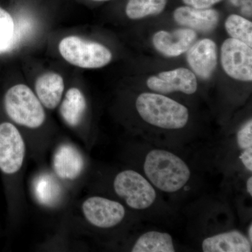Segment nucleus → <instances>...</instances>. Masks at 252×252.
I'll return each mask as SVG.
<instances>
[{
    "mask_svg": "<svg viewBox=\"0 0 252 252\" xmlns=\"http://www.w3.org/2000/svg\"><path fill=\"white\" fill-rule=\"evenodd\" d=\"M22 34L21 30L18 31L15 26L12 16L0 6V54L14 49Z\"/></svg>",
    "mask_w": 252,
    "mask_h": 252,
    "instance_id": "18",
    "label": "nucleus"
},
{
    "mask_svg": "<svg viewBox=\"0 0 252 252\" xmlns=\"http://www.w3.org/2000/svg\"><path fill=\"white\" fill-rule=\"evenodd\" d=\"M167 0H129L126 5V13L130 19H141L151 15L160 14Z\"/></svg>",
    "mask_w": 252,
    "mask_h": 252,
    "instance_id": "19",
    "label": "nucleus"
},
{
    "mask_svg": "<svg viewBox=\"0 0 252 252\" xmlns=\"http://www.w3.org/2000/svg\"><path fill=\"white\" fill-rule=\"evenodd\" d=\"M202 250L205 252H251L252 243L241 232L231 230L205 238Z\"/></svg>",
    "mask_w": 252,
    "mask_h": 252,
    "instance_id": "14",
    "label": "nucleus"
},
{
    "mask_svg": "<svg viewBox=\"0 0 252 252\" xmlns=\"http://www.w3.org/2000/svg\"><path fill=\"white\" fill-rule=\"evenodd\" d=\"M64 84L62 76L56 72H47L39 76L35 81L36 95L48 109H56L62 100Z\"/></svg>",
    "mask_w": 252,
    "mask_h": 252,
    "instance_id": "15",
    "label": "nucleus"
},
{
    "mask_svg": "<svg viewBox=\"0 0 252 252\" xmlns=\"http://www.w3.org/2000/svg\"><path fill=\"white\" fill-rule=\"evenodd\" d=\"M52 166L54 173L61 180L74 181L80 177L85 161L75 147L70 144H63L55 152Z\"/></svg>",
    "mask_w": 252,
    "mask_h": 252,
    "instance_id": "10",
    "label": "nucleus"
},
{
    "mask_svg": "<svg viewBox=\"0 0 252 252\" xmlns=\"http://www.w3.org/2000/svg\"><path fill=\"white\" fill-rule=\"evenodd\" d=\"M60 54L69 64L84 69H97L108 64L112 54L99 43L77 36H66L59 45Z\"/></svg>",
    "mask_w": 252,
    "mask_h": 252,
    "instance_id": "4",
    "label": "nucleus"
},
{
    "mask_svg": "<svg viewBox=\"0 0 252 252\" xmlns=\"http://www.w3.org/2000/svg\"><path fill=\"white\" fill-rule=\"evenodd\" d=\"M26 146L17 127L9 122L0 124V170L6 175L18 173L26 158Z\"/></svg>",
    "mask_w": 252,
    "mask_h": 252,
    "instance_id": "6",
    "label": "nucleus"
},
{
    "mask_svg": "<svg viewBox=\"0 0 252 252\" xmlns=\"http://www.w3.org/2000/svg\"><path fill=\"white\" fill-rule=\"evenodd\" d=\"M59 187L54 179L49 175L40 176L34 182L36 198L44 205H54L59 196Z\"/></svg>",
    "mask_w": 252,
    "mask_h": 252,
    "instance_id": "21",
    "label": "nucleus"
},
{
    "mask_svg": "<svg viewBox=\"0 0 252 252\" xmlns=\"http://www.w3.org/2000/svg\"><path fill=\"white\" fill-rule=\"evenodd\" d=\"M93 1H108V0H93Z\"/></svg>",
    "mask_w": 252,
    "mask_h": 252,
    "instance_id": "28",
    "label": "nucleus"
},
{
    "mask_svg": "<svg viewBox=\"0 0 252 252\" xmlns=\"http://www.w3.org/2000/svg\"><path fill=\"white\" fill-rule=\"evenodd\" d=\"M139 115L147 124L166 130L183 128L189 119L188 109L160 94L144 93L136 99Z\"/></svg>",
    "mask_w": 252,
    "mask_h": 252,
    "instance_id": "2",
    "label": "nucleus"
},
{
    "mask_svg": "<svg viewBox=\"0 0 252 252\" xmlns=\"http://www.w3.org/2000/svg\"><path fill=\"white\" fill-rule=\"evenodd\" d=\"M44 106L34 93L25 84L10 88L4 96L8 117L18 125L30 129L40 127L46 120Z\"/></svg>",
    "mask_w": 252,
    "mask_h": 252,
    "instance_id": "3",
    "label": "nucleus"
},
{
    "mask_svg": "<svg viewBox=\"0 0 252 252\" xmlns=\"http://www.w3.org/2000/svg\"><path fill=\"white\" fill-rule=\"evenodd\" d=\"M195 31L190 28L179 29L169 32L160 31L153 36L154 47L167 57H177L187 52L196 39Z\"/></svg>",
    "mask_w": 252,
    "mask_h": 252,
    "instance_id": "11",
    "label": "nucleus"
},
{
    "mask_svg": "<svg viewBox=\"0 0 252 252\" xmlns=\"http://www.w3.org/2000/svg\"><path fill=\"white\" fill-rule=\"evenodd\" d=\"M240 159L245 168L249 172L252 171V148L244 149L240 156Z\"/></svg>",
    "mask_w": 252,
    "mask_h": 252,
    "instance_id": "25",
    "label": "nucleus"
},
{
    "mask_svg": "<svg viewBox=\"0 0 252 252\" xmlns=\"http://www.w3.org/2000/svg\"><path fill=\"white\" fill-rule=\"evenodd\" d=\"M171 235L159 231H149L139 237L134 244L132 252H175Z\"/></svg>",
    "mask_w": 252,
    "mask_h": 252,
    "instance_id": "17",
    "label": "nucleus"
},
{
    "mask_svg": "<svg viewBox=\"0 0 252 252\" xmlns=\"http://www.w3.org/2000/svg\"><path fill=\"white\" fill-rule=\"evenodd\" d=\"M248 235V238L249 239V240H250V243H252V223H250V226H249Z\"/></svg>",
    "mask_w": 252,
    "mask_h": 252,
    "instance_id": "27",
    "label": "nucleus"
},
{
    "mask_svg": "<svg viewBox=\"0 0 252 252\" xmlns=\"http://www.w3.org/2000/svg\"><path fill=\"white\" fill-rule=\"evenodd\" d=\"M220 61L230 77L242 81L252 80V47L236 39H227L220 49Z\"/></svg>",
    "mask_w": 252,
    "mask_h": 252,
    "instance_id": "8",
    "label": "nucleus"
},
{
    "mask_svg": "<svg viewBox=\"0 0 252 252\" xmlns=\"http://www.w3.org/2000/svg\"><path fill=\"white\" fill-rule=\"evenodd\" d=\"M230 3L236 7H240L241 13L246 17L252 18V0H230Z\"/></svg>",
    "mask_w": 252,
    "mask_h": 252,
    "instance_id": "24",
    "label": "nucleus"
},
{
    "mask_svg": "<svg viewBox=\"0 0 252 252\" xmlns=\"http://www.w3.org/2000/svg\"><path fill=\"white\" fill-rule=\"evenodd\" d=\"M221 0H183L186 4L195 9H210L213 5L217 4Z\"/></svg>",
    "mask_w": 252,
    "mask_h": 252,
    "instance_id": "23",
    "label": "nucleus"
},
{
    "mask_svg": "<svg viewBox=\"0 0 252 252\" xmlns=\"http://www.w3.org/2000/svg\"><path fill=\"white\" fill-rule=\"evenodd\" d=\"M237 143L242 150L252 148V121L249 120L237 133Z\"/></svg>",
    "mask_w": 252,
    "mask_h": 252,
    "instance_id": "22",
    "label": "nucleus"
},
{
    "mask_svg": "<svg viewBox=\"0 0 252 252\" xmlns=\"http://www.w3.org/2000/svg\"><path fill=\"white\" fill-rule=\"evenodd\" d=\"M144 172L156 188L165 193H176L188 183L190 170L176 154L163 150H151L144 158Z\"/></svg>",
    "mask_w": 252,
    "mask_h": 252,
    "instance_id": "1",
    "label": "nucleus"
},
{
    "mask_svg": "<svg viewBox=\"0 0 252 252\" xmlns=\"http://www.w3.org/2000/svg\"><path fill=\"white\" fill-rule=\"evenodd\" d=\"M147 84L151 90L160 94L181 92L191 94L198 89L195 74L190 69L182 67L152 76L147 79Z\"/></svg>",
    "mask_w": 252,
    "mask_h": 252,
    "instance_id": "9",
    "label": "nucleus"
},
{
    "mask_svg": "<svg viewBox=\"0 0 252 252\" xmlns=\"http://www.w3.org/2000/svg\"><path fill=\"white\" fill-rule=\"evenodd\" d=\"M113 187L118 196L132 210H147L157 199L153 185L135 170H125L118 173Z\"/></svg>",
    "mask_w": 252,
    "mask_h": 252,
    "instance_id": "5",
    "label": "nucleus"
},
{
    "mask_svg": "<svg viewBox=\"0 0 252 252\" xmlns=\"http://www.w3.org/2000/svg\"><path fill=\"white\" fill-rule=\"evenodd\" d=\"M175 21L185 26L201 32L213 31L220 19L218 11L212 9H195L191 6H180L174 11Z\"/></svg>",
    "mask_w": 252,
    "mask_h": 252,
    "instance_id": "13",
    "label": "nucleus"
},
{
    "mask_svg": "<svg viewBox=\"0 0 252 252\" xmlns=\"http://www.w3.org/2000/svg\"><path fill=\"white\" fill-rule=\"evenodd\" d=\"M85 96L77 88H71L66 93L61 106L60 114L64 123L69 127L79 126L86 110Z\"/></svg>",
    "mask_w": 252,
    "mask_h": 252,
    "instance_id": "16",
    "label": "nucleus"
},
{
    "mask_svg": "<svg viewBox=\"0 0 252 252\" xmlns=\"http://www.w3.org/2000/svg\"><path fill=\"white\" fill-rule=\"evenodd\" d=\"M247 190L250 196H252V177H249L248 182H247Z\"/></svg>",
    "mask_w": 252,
    "mask_h": 252,
    "instance_id": "26",
    "label": "nucleus"
},
{
    "mask_svg": "<svg viewBox=\"0 0 252 252\" xmlns=\"http://www.w3.org/2000/svg\"><path fill=\"white\" fill-rule=\"evenodd\" d=\"M187 51V61L194 73L204 79L211 77L217 64L216 44L212 39H201Z\"/></svg>",
    "mask_w": 252,
    "mask_h": 252,
    "instance_id": "12",
    "label": "nucleus"
},
{
    "mask_svg": "<svg viewBox=\"0 0 252 252\" xmlns=\"http://www.w3.org/2000/svg\"><path fill=\"white\" fill-rule=\"evenodd\" d=\"M225 28L232 39L252 46V23L239 15H230L225 20Z\"/></svg>",
    "mask_w": 252,
    "mask_h": 252,
    "instance_id": "20",
    "label": "nucleus"
},
{
    "mask_svg": "<svg viewBox=\"0 0 252 252\" xmlns=\"http://www.w3.org/2000/svg\"><path fill=\"white\" fill-rule=\"evenodd\" d=\"M84 219L93 226L108 229L120 224L125 219V207L119 202L101 196H92L81 205Z\"/></svg>",
    "mask_w": 252,
    "mask_h": 252,
    "instance_id": "7",
    "label": "nucleus"
}]
</instances>
